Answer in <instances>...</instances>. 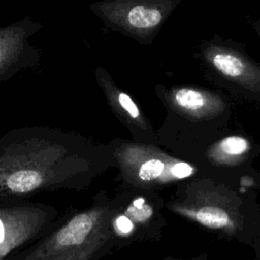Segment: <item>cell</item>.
I'll use <instances>...</instances> for the list:
<instances>
[{"instance_id": "8992f818", "label": "cell", "mask_w": 260, "mask_h": 260, "mask_svg": "<svg viewBox=\"0 0 260 260\" xmlns=\"http://www.w3.org/2000/svg\"><path fill=\"white\" fill-rule=\"evenodd\" d=\"M126 20L135 28H152L160 22L161 13L154 7L138 5L128 11Z\"/></svg>"}, {"instance_id": "8fae6325", "label": "cell", "mask_w": 260, "mask_h": 260, "mask_svg": "<svg viewBox=\"0 0 260 260\" xmlns=\"http://www.w3.org/2000/svg\"><path fill=\"white\" fill-rule=\"evenodd\" d=\"M151 211V207L145 204L142 198H138L133 202L132 205L128 207L125 215L130 219L134 218L141 221L142 219H147L148 217H150Z\"/></svg>"}, {"instance_id": "52a82bcc", "label": "cell", "mask_w": 260, "mask_h": 260, "mask_svg": "<svg viewBox=\"0 0 260 260\" xmlns=\"http://www.w3.org/2000/svg\"><path fill=\"white\" fill-rule=\"evenodd\" d=\"M212 64L220 73L230 77L242 75L245 69L243 62L230 53H216L212 57Z\"/></svg>"}, {"instance_id": "6da1fadb", "label": "cell", "mask_w": 260, "mask_h": 260, "mask_svg": "<svg viewBox=\"0 0 260 260\" xmlns=\"http://www.w3.org/2000/svg\"><path fill=\"white\" fill-rule=\"evenodd\" d=\"M96 155L80 135L48 126L13 128L0 136V204L45 192L83 189Z\"/></svg>"}, {"instance_id": "3957f363", "label": "cell", "mask_w": 260, "mask_h": 260, "mask_svg": "<svg viewBox=\"0 0 260 260\" xmlns=\"http://www.w3.org/2000/svg\"><path fill=\"white\" fill-rule=\"evenodd\" d=\"M59 218L45 203L0 204V260H5L42 238Z\"/></svg>"}, {"instance_id": "9c48e42d", "label": "cell", "mask_w": 260, "mask_h": 260, "mask_svg": "<svg viewBox=\"0 0 260 260\" xmlns=\"http://www.w3.org/2000/svg\"><path fill=\"white\" fill-rule=\"evenodd\" d=\"M165 170V164L158 158H151L146 160L139 169L138 177L142 181H152L157 179Z\"/></svg>"}, {"instance_id": "277c9868", "label": "cell", "mask_w": 260, "mask_h": 260, "mask_svg": "<svg viewBox=\"0 0 260 260\" xmlns=\"http://www.w3.org/2000/svg\"><path fill=\"white\" fill-rule=\"evenodd\" d=\"M43 27V22L29 16L0 26V83L22 70L40 65L42 53L29 38Z\"/></svg>"}, {"instance_id": "ba28073f", "label": "cell", "mask_w": 260, "mask_h": 260, "mask_svg": "<svg viewBox=\"0 0 260 260\" xmlns=\"http://www.w3.org/2000/svg\"><path fill=\"white\" fill-rule=\"evenodd\" d=\"M194 217L198 221L210 228L226 226L230 221L228 213L224 210L215 207H203L201 209H197L194 213Z\"/></svg>"}, {"instance_id": "30bf717a", "label": "cell", "mask_w": 260, "mask_h": 260, "mask_svg": "<svg viewBox=\"0 0 260 260\" xmlns=\"http://www.w3.org/2000/svg\"><path fill=\"white\" fill-rule=\"evenodd\" d=\"M220 148L226 154L239 155L247 150L248 142L240 136H229L220 142Z\"/></svg>"}, {"instance_id": "4fadbf2b", "label": "cell", "mask_w": 260, "mask_h": 260, "mask_svg": "<svg viewBox=\"0 0 260 260\" xmlns=\"http://www.w3.org/2000/svg\"><path fill=\"white\" fill-rule=\"evenodd\" d=\"M172 175L176 178H186L190 176L193 172V169L186 162H177L171 169Z\"/></svg>"}, {"instance_id": "5b68a950", "label": "cell", "mask_w": 260, "mask_h": 260, "mask_svg": "<svg viewBox=\"0 0 260 260\" xmlns=\"http://www.w3.org/2000/svg\"><path fill=\"white\" fill-rule=\"evenodd\" d=\"M174 101L180 109L193 114H199L211 105V101L207 95L190 88L177 90L174 93Z\"/></svg>"}, {"instance_id": "7a4b0ae2", "label": "cell", "mask_w": 260, "mask_h": 260, "mask_svg": "<svg viewBox=\"0 0 260 260\" xmlns=\"http://www.w3.org/2000/svg\"><path fill=\"white\" fill-rule=\"evenodd\" d=\"M117 204L96 195L91 205L59 217L42 238L5 260H100L114 244Z\"/></svg>"}, {"instance_id": "7c38bea8", "label": "cell", "mask_w": 260, "mask_h": 260, "mask_svg": "<svg viewBox=\"0 0 260 260\" xmlns=\"http://www.w3.org/2000/svg\"><path fill=\"white\" fill-rule=\"evenodd\" d=\"M114 226L121 234H129L133 230V222L125 214H120L114 219Z\"/></svg>"}]
</instances>
